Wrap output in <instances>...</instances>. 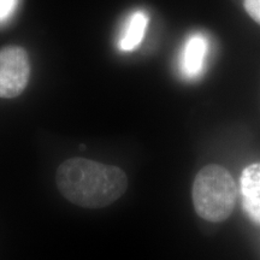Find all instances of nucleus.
Returning a JSON list of instances; mask_svg holds the SVG:
<instances>
[{
    "label": "nucleus",
    "mask_w": 260,
    "mask_h": 260,
    "mask_svg": "<svg viewBox=\"0 0 260 260\" xmlns=\"http://www.w3.org/2000/svg\"><path fill=\"white\" fill-rule=\"evenodd\" d=\"M60 194L84 209H102L118 200L128 189V176L115 165L70 158L61 162L56 172Z\"/></svg>",
    "instance_id": "1"
},
{
    "label": "nucleus",
    "mask_w": 260,
    "mask_h": 260,
    "mask_svg": "<svg viewBox=\"0 0 260 260\" xmlns=\"http://www.w3.org/2000/svg\"><path fill=\"white\" fill-rule=\"evenodd\" d=\"M236 182L225 168L206 165L195 176L191 198L195 212L207 222L219 223L233 213L236 206Z\"/></svg>",
    "instance_id": "2"
},
{
    "label": "nucleus",
    "mask_w": 260,
    "mask_h": 260,
    "mask_svg": "<svg viewBox=\"0 0 260 260\" xmlns=\"http://www.w3.org/2000/svg\"><path fill=\"white\" fill-rule=\"evenodd\" d=\"M209 53V40L201 32H195L187 39L181 53V73L187 79H197L203 73Z\"/></svg>",
    "instance_id": "4"
},
{
    "label": "nucleus",
    "mask_w": 260,
    "mask_h": 260,
    "mask_svg": "<svg viewBox=\"0 0 260 260\" xmlns=\"http://www.w3.org/2000/svg\"><path fill=\"white\" fill-rule=\"evenodd\" d=\"M30 77V61L27 51L19 46L0 50V98L18 96L27 87Z\"/></svg>",
    "instance_id": "3"
},
{
    "label": "nucleus",
    "mask_w": 260,
    "mask_h": 260,
    "mask_svg": "<svg viewBox=\"0 0 260 260\" xmlns=\"http://www.w3.org/2000/svg\"><path fill=\"white\" fill-rule=\"evenodd\" d=\"M245 9L256 23L260 24V0H245Z\"/></svg>",
    "instance_id": "8"
},
{
    "label": "nucleus",
    "mask_w": 260,
    "mask_h": 260,
    "mask_svg": "<svg viewBox=\"0 0 260 260\" xmlns=\"http://www.w3.org/2000/svg\"><path fill=\"white\" fill-rule=\"evenodd\" d=\"M148 24V16L144 11H136L130 16L128 23L125 25L121 40L119 48L124 52L134 51L141 44L145 37L146 28Z\"/></svg>",
    "instance_id": "6"
},
{
    "label": "nucleus",
    "mask_w": 260,
    "mask_h": 260,
    "mask_svg": "<svg viewBox=\"0 0 260 260\" xmlns=\"http://www.w3.org/2000/svg\"><path fill=\"white\" fill-rule=\"evenodd\" d=\"M18 0H0V23H4L14 15Z\"/></svg>",
    "instance_id": "7"
},
{
    "label": "nucleus",
    "mask_w": 260,
    "mask_h": 260,
    "mask_svg": "<svg viewBox=\"0 0 260 260\" xmlns=\"http://www.w3.org/2000/svg\"><path fill=\"white\" fill-rule=\"evenodd\" d=\"M242 205L252 222L260 225V162L243 169L240 178Z\"/></svg>",
    "instance_id": "5"
}]
</instances>
